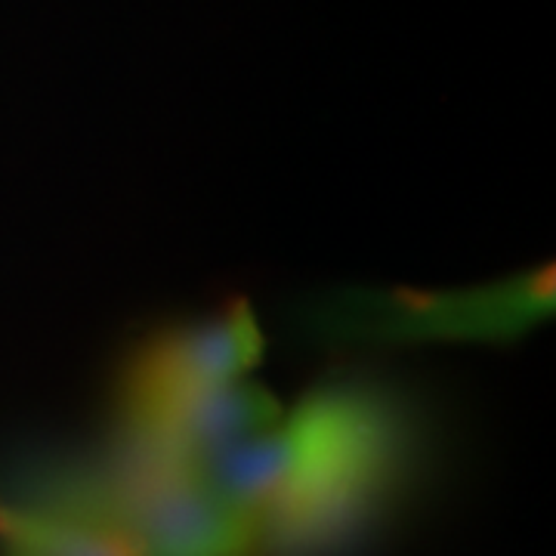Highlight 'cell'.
<instances>
[{
	"label": "cell",
	"instance_id": "6da1fadb",
	"mask_svg": "<svg viewBox=\"0 0 556 556\" xmlns=\"http://www.w3.org/2000/svg\"><path fill=\"white\" fill-rule=\"evenodd\" d=\"M408 464L396 405L371 387L334 383L263 433L217 448L199 470L251 522H273L309 554H343L390 510Z\"/></svg>",
	"mask_w": 556,
	"mask_h": 556
},
{
	"label": "cell",
	"instance_id": "7a4b0ae2",
	"mask_svg": "<svg viewBox=\"0 0 556 556\" xmlns=\"http://www.w3.org/2000/svg\"><path fill=\"white\" fill-rule=\"evenodd\" d=\"M93 519L142 556H254V522L204 482L199 464L115 448L100 467H65L22 495Z\"/></svg>",
	"mask_w": 556,
	"mask_h": 556
},
{
	"label": "cell",
	"instance_id": "3957f363",
	"mask_svg": "<svg viewBox=\"0 0 556 556\" xmlns=\"http://www.w3.org/2000/svg\"><path fill=\"white\" fill-rule=\"evenodd\" d=\"M554 309V269L467 291H353L325 309L328 331L368 340H514Z\"/></svg>",
	"mask_w": 556,
	"mask_h": 556
},
{
	"label": "cell",
	"instance_id": "277c9868",
	"mask_svg": "<svg viewBox=\"0 0 556 556\" xmlns=\"http://www.w3.org/2000/svg\"><path fill=\"white\" fill-rule=\"evenodd\" d=\"M263 331L248 303L152 334L124 365L118 424L159 415L182 399L248 378L263 358Z\"/></svg>",
	"mask_w": 556,
	"mask_h": 556
},
{
	"label": "cell",
	"instance_id": "5b68a950",
	"mask_svg": "<svg viewBox=\"0 0 556 556\" xmlns=\"http://www.w3.org/2000/svg\"><path fill=\"white\" fill-rule=\"evenodd\" d=\"M0 547L25 556H142L134 541L93 519L35 501H0Z\"/></svg>",
	"mask_w": 556,
	"mask_h": 556
},
{
	"label": "cell",
	"instance_id": "8992f818",
	"mask_svg": "<svg viewBox=\"0 0 556 556\" xmlns=\"http://www.w3.org/2000/svg\"><path fill=\"white\" fill-rule=\"evenodd\" d=\"M0 556H25L20 551H10V547H0Z\"/></svg>",
	"mask_w": 556,
	"mask_h": 556
}]
</instances>
